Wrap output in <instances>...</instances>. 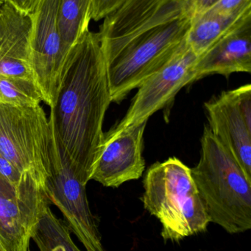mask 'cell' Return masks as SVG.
Returning <instances> with one entry per match:
<instances>
[{"mask_svg":"<svg viewBox=\"0 0 251 251\" xmlns=\"http://www.w3.org/2000/svg\"><path fill=\"white\" fill-rule=\"evenodd\" d=\"M112 102L100 39L88 29L66 55L49 120L60 157L84 184L101 151Z\"/></svg>","mask_w":251,"mask_h":251,"instance_id":"6da1fadb","label":"cell"},{"mask_svg":"<svg viewBox=\"0 0 251 251\" xmlns=\"http://www.w3.org/2000/svg\"><path fill=\"white\" fill-rule=\"evenodd\" d=\"M193 19L190 10L174 19L153 18L100 40L112 102L123 100L169 62L187 40Z\"/></svg>","mask_w":251,"mask_h":251,"instance_id":"7a4b0ae2","label":"cell"},{"mask_svg":"<svg viewBox=\"0 0 251 251\" xmlns=\"http://www.w3.org/2000/svg\"><path fill=\"white\" fill-rule=\"evenodd\" d=\"M198 164L192 176L209 215L229 234L251 228V179L212 134L203 130Z\"/></svg>","mask_w":251,"mask_h":251,"instance_id":"3957f363","label":"cell"},{"mask_svg":"<svg viewBox=\"0 0 251 251\" xmlns=\"http://www.w3.org/2000/svg\"><path fill=\"white\" fill-rule=\"evenodd\" d=\"M141 201L159 220L165 241L178 242L206 231L210 223L192 176L176 157L156 162L146 173Z\"/></svg>","mask_w":251,"mask_h":251,"instance_id":"277c9868","label":"cell"},{"mask_svg":"<svg viewBox=\"0 0 251 251\" xmlns=\"http://www.w3.org/2000/svg\"><path fill=\"white\" fill-rule=\"evenodd\" d=\"M0 152L21 172L30 173L44 185L51 176L57 149L41 105L0 103Z\"/></svg>","mask_w":251,"mask_h":251,"instance_id":"5b68a950","label":"cell"},{"mask_svg":"<svg viewBox=\"0 0 251 251\" xmlns=\"http://www.w3.org/2000/svg\"><path fill=\"white\" fill-rule=\"evenodd\" d=\"M50 204L44 185L30 173L18 184L0 177V245L4 251H28L32 228Z\"/></svg>","mask_w":251,"mask_h":251,"instance_id":"8992f818","label":"cell"},{"mask_svg":"<svg viewBox=\"0 0 251 251\" xmlns=\"http://www.w3.org/2000/svg\"><path fill=\"white\" fill-rule=\"evenodd\" d=\"M198 58L186 40L167 63L137 88L125 117L112 130L122 131L147 122L150 116L173 100L181 88L195 82V66Z\"/></svg>","mask_w":251,"mask_h":251,"instance_id":"52a82bcc","label":"cell"},{"mask_svg":"<svg viewBox=\"0 0 251 251\" xmlns=\"http://www.w3.org/2000/svg\"><path fill=\"white\" fill-rule=\"evenodd\" d=\"M209 128L251 179V85L223 92L204 104Z\"/></svg>","mask_w":251,"mask_h":251,"instance_id":"ba28073f","label":"cell"},{"mask_svg":"<svg viewBox=\"0 0 251 251\" xmlns=\"http://www.w3.org/2000/svg\"><path fill=\"white\" fill-rule=\"evenodd\" d=\"M59 4L60 0H42L32 15L31 66L43 101L50 107L56 98L68 54L59 29Z\"/></svg>","mask_w":251,"mask_h":251,"instance_id":"9c48e42d","label":"cell"},{"mask_svg":"<svg viewBox=\"0 0 251 251\" xmlns=\"http://www.w3.org/2000/svg\"><path fill=\"white\" fill-rule=\"evenodd\" d=\"M85 186L57 151L51 176L44 185L46 195L50 203L60 209L66 225L87 251H105L95 218L88 204Z\"/></svg>","mask_w":251,"mask_h":251,"instance_id":"30bf717a","label":"cell"},{"mask_svg":"<svg viewBox=\"0 0 251 251\" xmlns=\"http://www.w3.org/2000/svg\"><path fill=\"white\" fill-rule=\"evenodd\" d=\"M147 122L122 131L111 129L104 135L91 180L107 187H118L141 178L145 168L142 156Z\"/></svg>","mask_w":251,"mask_h":251,"instance_id":"8fae6325","label":"cell"},{"mask_svg":"<svg viewBox=\"0 0 251 251\" xmlns=\"http://www.w3.org/2000/svg\"><path fill=\"white\" fill-rule=\"evenodd\" d=\"M31 31L32 16L7 1L0 4V76L35 83L31 66Z\"/></svg>","mask_w":251,"mask_h":251,"instance_id":"7c38bea8","label":"cell"},{"mask_svg":"<svg viewBox=\"0 0 251 251\" xmlns=\"http://www.w3.org/2000/svg\"><path fill=\"white\" fill-rule=\"evenodd\" d=\"M194 72L195 81L214 74L228 78L233 73H251V17L228 31L199 57Z\"/></svg>","mask_w":251,"mask_h":251,"instance_id":"4fadbf2b","label":"cell"},{"mask_svg":"<svg viewBox=\"0 0 251 251\" xmlns=\"http://www.w3.org/2000/svg\"><path fill=\"white\" fill-rule=\"evenodd\" d=\"M250 17L251 7L234 14L207 10L193 17L187 37V44L197 57H200L221 37Z\"/></svg>","mask_w":251,"mask_h":251,"instance_id":"5bb4252c","label":"cell"},{"mask_svg":"<svg viewBox=\"0 0 251 251\" xmlns=\"http://www.w3.org/2000/svg\"><path fill=\"white\" fill-rule=\"evenodd\" d=\"M66 223L57 218L47 206L32 228L31 239L40 251H81L71 237Z\"/></svg>","mask_w":251,"mask_h":251,"instance_id":"9a60e30c","label":"cell"},{"mask_svg":"<svg viewBox=\"0 0 251 251\" xmlns=\"http://www.w3.org/2000/svg\"><path fill=\"white\" fill-rule=\"evenodd\" d=\"M92 0H60L58 24L63 47L67 52L86 32L91 22Z\"/></svg>","mask_w":251,"mask_h":251,"instance_id":"2e32d148","label":"cell"},{"mask_svg":"<svg viewBox=\"0 0 251 251\" xmlns=\"http://www.w3.org/2000/svg\"><path fill=\"white\" fill-rule=\"evenodd\" d=\"M43 97L35 82L21 78L0 76V103L16 107H35Z\"/></svg>","mask_w":251,"mask_h":251,"instance_id":"e0dca14e","label":"cell"},{"mask_svg":"<svg viewBox=\"0 0 251 251\" xmlns=\"http://www.w3.org/2000/svg\"><path fill=\"white\" fill-rule=\"evenodd\" d=\"M251 7V0H220L209 10L221 14H234Z\"/></svg>","mask_w":251,"mask_h":251,"instance_id":"ac0fdd59","label":"cell"},{"mask_svg":"<svg viewBox=\"0 0 251 251\" xmlns=\"http://www.w3.org/2000/svg\"><path fill=\"white\" fill-rule=\"evenodd\" d=\"M123 0H92L91 6V19L98 22L117 7Z\"/></svg>","mask_w":251,"mask_h":251,"instance_id":"d6986e66","label":"cell"},{"mask_svg":"<svg viewBox=\"0 0 251 251\" xmlns=\"http://www.w3.org/2000/svg\"><path fill=\"white\" fill-rule=\"evenodd\" d=\"M23 175L24 173L21 172L0 152V177L13 184H18Z\"/></svg>","mask_w":251,"mask_h":251,"instance_id":"ffe728a7","label":"cell"},{"mask_svg":"<svg viewBox=\"0 0 251 251\" xmlns=\"http://www.w3.org/2000/svg\"><path fill=\"white\" fill-rule=\"evenodd\" d=\"M41 1L42 0H4L20 11L30 16L36 11Z\"/></svg>","mask_w":251,"mask_h":251,"instance_id":"44dd1931","label":"cell"},{"mask_svg":"<svg viewBox=\"0 0 251 251\" xmlns=\"http://www.w3.org/2000/svg\"><path fill=\"white\" fill-rule=\"evenodd\" d=\"M220 0H189L190 13L193 17L207 11Z\"/></svg>","mask_w":251,"mask_h":251,"instance_id":"7402d4cb","label":"cell"},{"mask_svg":"<svg viewBox=\"0 0 251 251\" xmlns=\"http://www.w3.org/2000/svg\"><path fill=\"white\" fill-rule=\"evenodd\" d=\"M0 251H4L3 250L2 248H1V245H0Z\"/></svg>","mask_w":251,"mask_h":251,"instance_id":"603a6c76","label":"cell"},{"mask_svg":"<svg viewBox=\"0 0 251 251\" xmlns=\"http://www.w3.org/2000/svg\"><path fill=\"white\" fill-rule=\"evenodd\" d=\"M4 2V0H0V4H2Z\"/></svg>","mask_w":251,"mask_h":251,"instance_id":"cb8c5ba5","label":"cell"},{"mask_svg":"<svg viewBox=\"0 0 251 251\" xmlns=\"http://www.w3.org/2000/svg\"><path fill=\"white\" fill-rule=\"evenodd\" d=\"M187 1H189V0H187Z\"/></svg>","mask_w":251,"mask_h":251,"instance_id":"d4e9b609","label":"cell"}]
</instances>
